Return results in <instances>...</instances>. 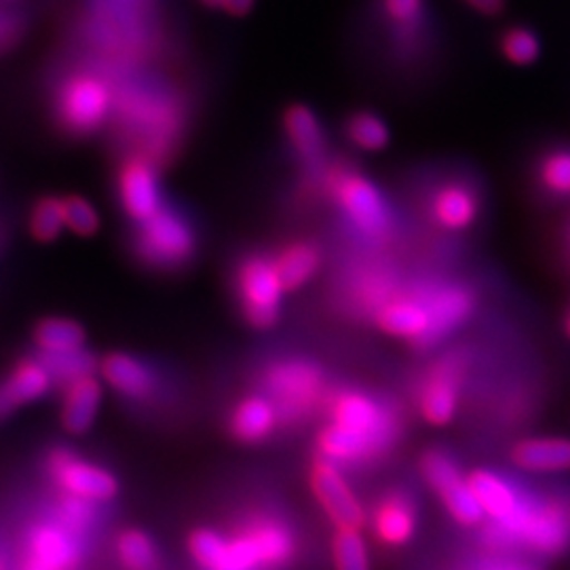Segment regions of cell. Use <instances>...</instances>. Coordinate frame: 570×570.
Listing matches in <instances>:
<instances>
[{"label": "cell", "mask_w": 570, "mask_h": 570, "mask_svg": "<svg viewBox=\"0 0 570 570\" xmlns=\"http://www.w3.org/2000/svg\"><path fill=\"white\" fill-rule=\"evenodd\" d=\"M567 334H569V336H570V313H569V317H567Z\"/></svg>", "instance_id": "42"}, {"label": "cell", "mask_w": 570, "mask_h": 570, "mask_svg": "<svg viewBox=\"0 0 570 570\" xmlns=\"http://www.w3.org/2000/svg\"><path fill=\"white\" fill-rule=\"evenodd\" d=\"M273 265L285 292H296L317 275L322 266V252L313 242H292L273 256Z\"/></svg>", "instance_id": "26"}, {"label": "cell", "mask_w": 570, "mask_h": 570, "mask_svg": "<svg viewBox=\"0 0 570 570\" xmlns=\"http://www.w3.org/2000/svg\"><path fill=\"white\" fill-rule=\"evenodd\" d=\"M480 570H534L529 564H522V562H511V560H494L484 564Z\"/></svg>", "instance_id": "40"}, {"label": "cell", "mask_w": 570, "mask_h": 570, "mask_svg": "<svg viewBox=\"0 0 570 570\" xmlns=\"http://www.w3.org/2000/svg\"><path fill=\"white\" fill-rule=\"evenodd\" d=\"M61 202H63V223L68 230H72L75 235H81V237H89L100 228V216H98L96 207L87 199L70 195Z\"/></svg>", "instance_id": "36"}, {"label": "cell", "mask_w": 570, "mask_h": 570, "mask_svg": "<svg viewBox=\"0 0 570 570\" xmlns=\"http://www.w3.org/2000/svg\"><path fill=\"white\" fill-rule=\"evenodd\" d=\"M311 490L317 503L324 508L327 518L336 524V529H362L364 527V508L357 501L355 492L346 484L343 473L336 463L320 456L313 461L308 473Z\"/></svg>", "instance_id": "15"}, {"label": "cell", "mask_w": 570, "mask_h": 570, "mask_svg": "<svg viewBox=\"0 0 570 570\" xmlns=\"http://www.w3.org/2000/svg\"><path fill=\"white\" fill-rule=\"evenodd\" d=\"M100 376L106 385L129 400H146L155 391V374L129 353H110L100 362Z\"/></svg>", "instance_id": "23"}, {"label": "cell", "mask_w": 570, "mask_h": 570, "mask_svg": "<svg viewBox=\"0 0 570 570\" xmlns=\"http://www.w3.org/2000/svg\"><path fill=\"white\" fill-rule=\"evenodd\" d=\"M82 539L58 520L35 524L26 532V546L16 570H79Z\"/></svg>", "instance_id": "14"}, {"label": "cell", "mask_w": 570, "mask_h": 570, "mask_svg": "<svg viewBox=\"0 0 570 570\" xmlns=\"http://www.w3.org/2000/svg\"><path fill=\"white\" fill-rule=\"evenodd\" d=\"M85 330L81 324L66 317H47L35 327V343L42 355H61L85 348Z\"/></svg>", "instance_id": "27"}, {"label": "cell", "mask_w": 570, "mask_h": 570, "mask_svg": "<svg viewBox=\"0 0 570 570\" xmlns=\"http://www.w3.org/2000/svg\"><path fill=\"white\" fill-rule=\"evenodd\" d=\"M235 289L245 322L256 330H271L279 322L285 287L273 258L249 256L235 273Z\"/></svg>", "instance_id": "9"}, {"label": "cell", "mask_w": 570, "mask_h": 570, "mask_svg": "<svg viewBox=\"0 0 570 570\" xmlns=\"http://www.w3.org/2000/svg\"><path fill=\"white\" fill-rule=\"evenodd\" d=\"M475 311V296L465 285L425 282L395 289L372 313L379 330L416 346L435 345L463 326Z\"/></svg>", "instance_id": "2"}, {"label": "cell", "mask_w": 570, "mask_h": 570, "mask_svg": "<svg viewBox=\"0 0 570 570\" xmlns=\"http://www.w3.org/2000/svg\"><path fill=\"white\" fill-rule=\"evenodd\" d=\"M134 247L146 265L178 268L195 254V233L176 209L161 207L155 216L140 223Z\"/></svg>", "instance_id": "10"}, {"label": "cell", "mask_w": 570, "mask_h": 570, "mask_svg": "<svg viewBox=\"0 0 570 570\" xmlns=\"http://www.w3.org/2000/svg\"><path fill=\"white\" fill-rule=\"evenodd\" d=\"M326 428L317 433L320 456L336 465H360L385 454L400 435V416L379 397L345 389L326 402Z\"/></svg>", "instance_id": "1"}, {"label": "cell", "mask_w": 570, "mask_h": 570, "mask_svg": "<svg viewBox=\"0 0 570 570\" xmlns=\"http://www.w3.org/2000/svg\"><path fill=\"white\" fill-rule=\"evenodd\" d=\"M539 180L556 197H570V150H553L539 165Z\"/></svg>", "instance_id": "35"}, {"label": "cell", "mask_w": 570, "mask_h": 570, "mask_svg": "<svg viewBox=\"0 0 570 570\" xmlns=\"http://www.w3.org/2000/svg\"><path fill=\"white\" fill-rule=\"evenodd\" d=\"M30 233L37 242L41 244H51L60 237L61 228H66L63 223V202L58 197H42L37 202L35 209L30 212Z\"/></svg>", "instance_id": "31"}, {"label": "cell", "mask_w": 570, "mask_h": 570, "mask_svg": "<svg viewBox=\"0 0 570 570\" xmlns=\"http://www.w3.org/2000/svg\"><path fill=\"white\" fill-rule=\"evenodd\" d=\"M429 209L435 225L459 233L478 220L480 199L468 184L449 183L433 193Z\"/></svg>", "instance_id": "21"}, {"label": "cell", "mask_w": 570, "mask_h": 570, "mask_svg": "<svg viewBox=\"0 0 570 570\" xmlns=\"http://www.w3.org/2000/svg\"><path fill=\"white\" fill-rule=\"evenodd\" d=\"M282 425L279 410L263 395H247L237 406L233 407L228 429L230 435L242 444H258L265 442Z\"/></svg>", "instance_id": "20"}, {"label": "cell", "mask_w": 570, "mask_h": 570, "mask_svg": "<svg viewBox=\"0 0 570 570\" xmlns=\"http://www.w3.org/2000/svg\"><path fill=\"white\" fill-rule=\"evenodd\" d=\"M117 193L125 214L134 223L140 225L155 216L164 207L157 164L144 155L127 157L119 167Z\"/></svg>", "instance_id": "16"}, {"label": "cell", "mask_w": 570, "mask_h": 570, "mask_svg": "<svg viewBox=\"0 0 570 570\" xmlns=\"http://www.w3.org/2000/svg\"><path fill=\"white\" fill-rule=\"evenodd\" d=\"M468 482L484 515H489L492 522L508 520L522 503L518 492L511 489L510 482H505L501 475L492 473L489 469L471 471Z\"/></svg>", "instance_id": "25"}, {"label": "cell", "mask_w": 570, "mask_h": 570, "mask_svg": "<svg viewBox=\"0 0 570 570\" xmlns=\"http://www.w3.org/2000/svg\"><path fill=\"white\" fill-rule=\"evenodd\" d=\"M294 556V537L273 518H252L244 529L225 539L214 570H271L284 567Z\"/></svg>", "instance_id": "6"}, {"label": "cell", "mask_w": 570, "mask_h": 570, "mask_svg": "<svg viewBox=\"0 0 570 570\" xmlns=\"http://www.w3.org/2000/svg\"><path fill=\"white\" fill-rule=\"evenodd\" d=\"M115 112L127 140H134L140 148L138 155L159 164L178 136V106L165 98L164 94L129 87L117 91Z\"/></svg>", "instance_id": "3"}, {"label": "cell", "mask_w": 570, "mask_h": 570, "mask_svg": "<svg viewBox=\"0 0 570 570\" xmlns=\"http://www.w3.org/2000/svg\"><path fill=\"white\" fill-rule=\"evenodd\" d=\"M41 360L53 374L56 385L60 387L68 385L75 379H81L85 374H94L98 367L96 357L85 348L75 353H61V355H42L41 353Z\"/></svg>", "instance_id": "32"}, {"label": "cell", "mask_w": 570, "mask_h": 570, "mask_svg": "<svg viewBox=\"0 0 570 570\" xmlns=\"http://www.w3.org/2000/svg\"><path fill=\"white\" fill-rule=\"evenodd\" d=\"M202 2L209 9H225L226 0H202Z\"/></svg>", "instance_id": "41"}, {"label": "cell", "mask_w": 570, "mask_h": 570, "mask_svg": "<svg viewBox=\"0 0 570 570\" xmlns=\"http://www.w3.org/2000/svg\"><path fill=\"white\" fill-rule=\"evenodd\" d=\"M346 136L351 144L360 150L366 153H379L383 148H387L391 134H389L387 122L381 117H376L374 112H355L348 121H346Z\"/></svg>", "instance_id": "28"}, {"label": "cell", "mask_w": 570, "mask_h": 570, "mask_svg": "<svg viewBox=\"0 0 570 570\" xmlns=\"http://www.w3.org/2000/svg\"><path fill=\"white\" fill-rule=\"evenodd\" d=\"M425 9V0H383V11L389 20L400 28L412 30L421 20Z\"/></svg>", "instance_id": "37"}, {"label": "cell", "mask_w": 570, "mask_h": 570, "mask_svg": "<svg viewBox=\"0 0 570 570\" xmlns=\"http://www.w3.org/2000/svg\"><path fill=\"white\" fill-rule=\"evenodd\" d=\"M497 543H522L539 553H558L569 546L570 511L562 501H524L508 520L494 522Z\"/></svg>", "instance_id": "7"}, {"label": "cell", "mask_w": 570, "mask_h": 570, "mask_svg": "<svg viewBox=\"0 0 570 570\" xmlns=\"http://www.w3.org/2000/svg\"><path fill=\"white\" fill-rule=\"evenodd\" d=\"M330 199L343 212L348 225L372 242H385L391 235V209L379 186L364 174L332 165L324 176Z\"/></svg>", "instance_id": "5"}, {"label": "cell", "mask_w": 570, "mask_h": 570, "mask_svg": "<svg viewBox=\"0 0 570 570\" xmlns=\"http://www.w3.org/2000/svg\"><path fill=\"white\" fill-rule=\"evenodd\" d=\"M334 570H370L366 541L360 529H338L332 539Z\"/></svg>", "instance_id": "30"}, {"label": "cell", "mask_w": 570, "mask_h": 570, "mask_svg": "<svg viewBox=\"0 0 570 570\" xmlns=\"http://www.w3.org/2000/svg\"><path fill=\"white\" fill-rule=\"evenodd\" d=\"M254 4L256 0H226L223 11L230 13L233 18H245L254 9Z\"/></svg>", "instance_id": "39"}, {"label": "cell", "mask_w": 570, "mask_h": 570, "mask_svg": "<svg viewBox=\"0 0 570 570\" xmlns=\"http://www.w3.org/2000/svg\"><path fill=\"white\" fill-rule=\"evenodd\" d=\"M465 2L482 16H499L505 9V0H465Z\"/></svg>", "instance_id": "38"}, {"label": "cell", "mask_w": 570, "mask_h": 570, "mask_svg": "<svg viewBox=\"0 0 570 570\" xmlns=\"http://www.w3.org/2000/svg\"><path fill=\"white\" fill-rule=\"evenodd\" d=\"M266 397L279 410L284 425L301 423L317 407L326 406L327 381L324 370L311 360L289 357L268 364L263 376Z\"/></svg>", "instance_id": "4"}, {"label": "cell", "mask_w": 570, "mask_h": 570, "mask_svg": "<svg viewBox=\"0 0 570 570\" xmlns=\"http://www.w3.org/2000/svg\"><path fill=\"white\" fill-rule=\"evenodd\" d=\"M0 570H7V564H4V560L0 558Z\"/></svg>", "instance_id": "43"}, {"label": "cell", "mask_w": 570, "mask_h": 570, "mask_svg": "<svg viewBox=\"0 0 570 570\" xmlns=\"http://www.w3.org/2000/svg\"><path fill=\"white\" fill-rule=\"evenodd\" d=\"M416 529V511L406 494L393 492L383 497L372 511V532L389 548L404 546Z\"/></svg>", "instance_id": "22"}, {"label": "cell", "mask_w": 570, "mask_h": 570, "mask_svg": "<svg viewBox=\"0 0 570 570\" xmlns=\"http://www.w3.org/2000/svg\"><path fill=\"white\" fill-rule=\"evenodd\" d=\"M421 473L461 527H475L482 522L484 511L469 487L468 478L446 452L428 450L421 456Z\"/></svg>", "instance_id": "13"}, {"label": "cell", "mask_w": 570, "mask_h": 570, "mask_svg": "<svg viewBox=\"0 0 570 570\" xmlns=\"http://www.w3.org/2000/svg\"><path fill=\"white\" fill-rule=\"evenodd\" d=\"M61 425L72 433L82 435L94 428L102 404V383L94 374L70 381L61 387Z\"/></svg>", "instance_id": "19"}, {"label": "cell", "mask_w": 570, "mask_h": 570, "mask_svg": "<svg viewBox=\"0 0 570 570\" xmlns=\"http://www.w3.org/2000/svg\"><path fill=\"white\" fill-rule=\"evenodd\" d=\"M515 468L532 473H560L570 469V438L543 435L520 440L511 450Z\"/></svg>", "instance_id": "24"}, {"label": "cell", "mask_w": 570, "mask_h": 570, "mask_svg": "<svg viewBox=\"0 0 570 570\" xmlns=\"http://www.w3.org/2000/svg\"><path fill=\"white\" fill-rule=\"evenodd\" d=\"M53 385V374L41 357L20 360L0 381V423L21 406L45 397Z\"/></svg>", "instance_id": "17"}, {"label": "cell", "mask_w": 570, "mask_h": 570, "mask_svg": "<svg viewBox=\"0 0 570 570\" xmlns=\"http://www.w3.org/2000/svg\"><path fill=\"white\" fill-rule=\"evenodd\" d=\"M117 91L98 72H75L58 89L56 117L72 136H89L110 119Z\"/></svg>", "instance_id": "8"}, {"label": "cell", "mask_w": 570, "mask_h": 570, "mask_svg": "<svg viewBox=\"0 0 570 570\" xmlns=\"http://www.w3.org/2000/svg\"><path fill=\"white\" fill-rule=\"evenodd\" d=\"M468 360L461 351H452L429 366L416 393L421 419L433 428H446L461 404V389L465 381Z\"/></svg>", "instance_id": "12"}, {"label": "cell", "mask_w": 570, "mask_h": 570, "mask_svg": "<svg viewBox=\"0 0 570 570\" xmlns=\"http://www.w3.org/2000/svg\"><path fill=\"white\" fill-rule=\"evenodd\" d=\"M96 505L98 503L61 494L56 511H53V520H58L63 529L85 539L87 532L96 524Z\"/></svg>", "instance_id": "33"}, {"label": "cell", "mask_w": 570, "mask_h": 570, "mask_svg": "<svg viewBox=\"0 0 570 570\" xmlns=\"http://www.w3.org/2000/svg\"><path fill=\"white\" fill-rule=\"evenodd\" d=\"M117 556L125 570H153L157 567V548L142 530H122L117 537Z\"/></svg>", "instance_id": "29"}, {"label": "cell", "mask_w": 570, "mask_h": 570, "mask_svg": "<svg viewBox=\"0 0 570 570\" xmlns=\"http://www.w3.org/2000/svg\"><path fill=\"white\" fill-rule=\"evenodd\" d=\"M285 138L306 167H320L327 153L326 131L320 117L305 106L292 104L284 112Z\"/></svg>", "instance_id": "18"}, {"label": "cell", "mask_w": 570, "mask_h": 570, "mask_svg": "<svg viewBox=\"0 0 570 570\" xmlns=\"http://www.w3.org/2000/svg\"><path fill=\"white\" fill-rule=\"evenodd\" d=\"M501 53L513 66H530L541 56V42L539 37L522 26L510 28L501 37Z\"/></svg>", "instance_id": "34"}, {"label": "cell", "mask_w": 570, "mask_h": 570, "mask_svg": "<svg viewBox=\"0 0 570 570\" xmlns=\"http://www.w3.org/2000/svg\"><path fill=\"white\" fill-rule=\"evenodd\" d=\"M45 471L51 484L63 497H75L91 503H106L117 497L119 480L81 454L70 449H51L45 459Z\"/></svg>", "instance_id": "11"}]
</instances>
